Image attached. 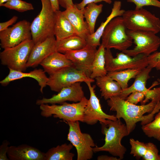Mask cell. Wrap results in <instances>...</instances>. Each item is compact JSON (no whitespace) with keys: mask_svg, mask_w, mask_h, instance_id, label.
<instances>
[{"mask_svg":"<svg viewBox=\"0 0 160 160\" xmlns=\"http://www.w3.org/2000/svg\"><path fill=\"white\" fill-rule=\"evenodd\" d=\"M107 103L110 111L116 112L117 119L124 120L129 134L135 129L137 123L140 121L142 125L150 123L160 111V102L154 100L146 104L137 105L117 96L107 100Z\"/></svg>","mask_w":160,"mask_h":160,"instance_id":"obj_1","label":"cell"},{"mask_svg":"<svg viewBox=\"0 0 160 160\" xmlns=\"http://www.w3.org/2000/svg\"><path fill=\"white\" fill-rule=\"evenodd\" d=\"M101 132L105 135V143L101 147L96 146L93 148L94 153L106 151L113 156L123 159L127 151L121 143L122 139L128 135L125 124L120 119L116 120L107 119L106 124L101 123Z\"/></svg>","mask_w":160,"mask_h":160,"instance_id":"obj_2","label":"cell"},{"mask_svg":"<svg viewBox=\"0 0 160 160\" xmlns=\"http://www.w3.org/2000/svg\"><path fill=\"white\" fill-rule=\"evenodd\" d=\"M41 9L31 24L32 39L34 44L55 36V11L50 0H41Z\"/></svg>","mask_w":160,"mask_h":160,"instance_id":"obj_3","label":"cell"},{"mask_svg":"<svg viewBox=\"0 0 160 160\" xmlns=\"http://www.w3.org/2000/svg\"><path fill=\"white\" fill-rule=\"evenodd\" d=\"M127 29L122 17H115L105 28L101 44L105 49L114 48L121 52L128 49L133 40L127 33Z\"/></svg>","mask_w":160,"mask_h":160,"instance_id":"obj_4","label":"cell"},{"mask_svg":"<svg viewBox=\"0 0 160 160\" xmlns=\"http://www.w3.org/2000/svg\"><path fill=\"white\" fill-rule=\"evenodd\" d=\"M88 100L85 97L80 101L72 103L64 102L60 105L41 104L40 105L41 115L49 117L63 119L65 122L79 121L83 122L84 112Z\"/></svg>","mask_w":160,"mask_h":160,"instance_id":"obj_5","label":"cell"},{"mask_svg":"<svg viewBox=\"0 0 160 160\" xmlns=\"http://www.w3.org/2000/svg\"><path fill=\"white\" fill-rule=\"evenodd\" d=\"M122 17L128 30L156 34L160 31V19L143 8L125 11Z\"/></svg>","mask_w":160,"mask_h":160,"instance_id":"obj_6","label":"cell"},{"mask_svg":"<svg viewBox=\"0 0 160 160\" xmlns=\"http://www.w3.org/2000/svg\"><path fill=\"white\" fill-rule=\"evenodd\" d=\"M34 45L31 39L14 47L4 49L0 53L1 64L9 68L24 71L27 68V62Z\"/></svg>","mask_w":160,"mask_h":160,"instance_id":"obj_7","label":"cell"},{"mask_svg":"<svg viewBox=\"0 0 160 160\" xmlns=\"http://www.w3.org/2000/svg\"><path fill=\"white\" fill-rule=\"evenodd\" d=\"M69 127L67 140L74 146L77 153V160H88L92 158L93 148L95 146L90 135L82 132L79 121H65Z\"/></svg>","mask_w":160,"mask_h":160,"instance_id":"obj_8","label":"cell"},{"mask_svg":"<svg viewBox=\"0 0 160 160\" xmlns=\"http://www.w3.org/2000/svg\"><path fill=\"white\" fill-rule=\"evenodd\" d=\"M105 68L108 72L119 71L127 69H143L148 66L147 56L140 54L131 57L121 52L114 57L111 49H105Z\"/></svg>","mask_w":160,"mask_h":160,"instance_id":"obj_9","label":"cell"},{"mask_svg":"<svg viewBox=\"0 0 160 160\" xmlns=\"http://www.w3.org/2000/svg\"><path fill=\"white\" fill-rule=\"evenodd\" d=\"M95 81L83 71L74 66L63 68L49 75L47 85L54 91L59 92L63 88L77 82Z\"/></svg>","mask_w":160,"mask_h":160,"instance_id":"obj_10","label":"cell"},{"mask_svg":"<svg viewBox=\"0 0 160 160\" xmlns=\"http://www.w3.org/2000/svg\"><path fill=\"white\" fill-rule=\"evenodd\" d=\"M127 32L136 46L132 49H127L122 52L130 56L140 54L148 56L157 51L160 46V38L153 32L129 30Z\"/></svg>","mask_w":160,"mask_h":160,"instance_id":"obj_11","label":"cell"},{"mask_svg":"<svg viewBox=\"0 0 160 160\" xmlns=\"http://www.w3.org/2000/svg\"><path fill=\"white\" fill-rule=\"evenodd\" d=\"M31 24L26 20H22L12 27L0 31L1 47L4 49L12 47L31 39Z\"/></svg>","mask_w":160,"mask_h":160,"instance_id":"obj_12","label":"cell"},{"mask_svg":"<svg viewBox=\"0 0 160 160\" xmlns=\"http://www.w3.org/2000/svg\"><path fill=\"white\" fill-rule=\"evenodd\" d=\"M86 83L88 87L90 96L84 109L83 122L93 125L98 121L100 123L106 124L107 119L116 120L117 119L115 116L108 114L102 110L100 100L95 93V86H92L90 82Z\"/></svg>","mask_w":160,"mask_h":160,"instance_id":"obj_13","label":"cell"},{"mask_svg":"<svg viewBox=\"0 0 160 160\" xmlns=\"http://www.w3.org/2000/svg\"><path fill=\"white\" fill-rule=\"evenodd\" d=\"M81 82L75 83L63 88L58 93L53 95L49 98L43 97L36 100V104H61L67 101L77 103L80 101L85 97Z\"/></svg>","mask_w":160,"mask_h":160,"instance_id":"obj_14","label":"cell"},{"mask_svg":"<svg viewBox=\"0 0 160 160\" xmlns=\"http://www.w3.org/2000/svg\"><path fill=\"white\" fill-rule=\"evenodd\" d=\"M97 49L96 48L87 45L81 49L68 52L64 54L77 69L83 71L90 77Z\"/></svg>","mask_w":160,"mask_h":160,"instance_id":"obj_15","label":"cell"},{"mask_svg":"<svg viewBox=\"0 0 160 160\" xmlns=\"http://www.w3.org/2000/svg\"><path fill=\"white\" fill-rule=\"evenodd\" d=\"M56 40L55 36L48 37L43 41L34 44L27 62V67H35L49 55L56 51Z\"/></svg>","mask_w":160,"mask_h":160,"instance_id":"obj_16","label":"cell"},{"mask_svg":"<svg viewBox=\"0 0 160 160\" xmlns=\"http://www.w3.org/2000/svg\"><path fill=\"white\" fill-rule=\"evenodd\" d=\"M62 12L71 23L76 35L86 40L90 33L82 10L78 9L75 4Z\"/></svg>","mask_w":160,"mask_h":160,"instance_id":"obj_17","label":"cell"},{"mask_svg":"<svg viewBox=\"0 0 160 160\" xmlns=\"http://www.w3.org/2000/svg\"><path fill=\"white\" fill-rule=\"evenodd\" d=\"M45 153L26 144L9 146L7 155L10 160H44Z\"/></svg>","mask_w":160,"mask_h":160,"instance_id":"obj_18","label":"cell"},{"mask_svg":"<svg viewBox=\"0 0 160 160\" xmlns=\"http://www.w3.org/2000/svg\"><path fill=\"white\" fill-rule=\"evenodd\" d=\"M9 73L8 75L0 81L1 85L6 86L11 82L24 78L29 77L37 81L40 87V91L43 93V89L47 85L48 77L46 75L44 70L35 69L28 73L9 68Z\"/></svg>","mask_w":160,"mask_h":160,"instance_id":"obj_19","label":"cell"},{"mask_svg":"<svg viewBox=\"0 0 160 160\" xmlns=\"http://www.w3.org/2000/svg\"><path fill=\"white\" fill-rule=\"evenodd\" d=\"M121 2L120 1L114 2L111 12L105 21L101 23L96 31L89 35L87 38L86 41L87 45L95 48L100 45V39L107 25L115 17L122 16L125 12V10L121 9Z\"/></svg>","mask_w":160,"mask_h":160,"instance_id":"obj_20","label":"cell"},{"mask_svg":"<svg viewBox=\"0 0 160 160\" xmlns=\"http://www.w3.org/2000/svg\"><path fill=\"white\" fill-rule=\"evenodd\" d=\"M40 65L49 75L68 67L74 66L64 54L55 51L44 59Z\"/></svg>","mask_w":160,"mask_h":160,"instance_id":"obj_21","label":"cell"},{"mask_svg":"<svg viewBox=\"0 0 160 160\" xmlns=\"http://www.w3.org/2000/svg\"><path fill=\"white\" fill-rule=\"evenodd\" d=\"M97 86L100 88L101 95L107 100L111 97L120 96L122 89L119 84L106 75L95 78Z\"/></svg>","mask_w":160,"mask_h":160,"instance_id":"obj_22","label":"cell"},{"mask_svg":"<svg viewBox=\"0 0 160 160\" xmlns=\"http://www.w3.org/2000/svg\"><path fill=\"white\" fill-rule=\"evenodd\" d=\"M56 19L54 34L56 41L76 35L71 23L60 10L55 11Z\"/></svg>","mask_w":160,"mask_h":160,"instance_id":"obj_23","label":"cell"},{"mask_svg":"<svg viewBox=\"0 0 160 160\" xmlns=\"http://www.w3.org/2000/svg\"><path fill=\"white\" fill-rule=\"evenodd\" d=\"M152 68L149 66L142 70L137 75L133 84L130 87L122 90L119 97L125 99L132 92L135 91L143 92L145 94L149 89L146 87L147 81L150 78L149 74Z\"/></svg>","mask_w":160,"mask_h":160,"instance_id":"obj_24","label":"cell"},{"mask_svg":"<svg viewBox=\"0 0 160 160\" xmlns=\"http://www.w3.org/2000/svg\"><path fill=\"white\" fill-rule=\"evenodd\" d=\"M87 45L86 40L75 35L62 40L56 41V51L65 54L66 52L81 49Z\"/></svg>","mask_w":160,"mask_h":160,"instance_id":"obj_25","label":"cell"},{"mask_svg":"<svg viewBox=\"0 0 160 160\" xmlns=\"http://www.w3.org/2000/svg\"><path fill=\"white\" fill-rule=\"evenodd\" d=\"M73 147L65 143L48 150L45 153L44 160H72L75 154L71 152Z\"/></svg>","mask_w":160,"mask_h":160,"instance_id":"obj_26","label":"cell"},{"mask_svg":"<svg viewBox=\"0 0 160 160\" xmlns=\"http://www.w3.org/2000/svg\"><path fill=\"white\" fill-rule=\"evenodd\" d=\"M105 49L101 44L96 53L93 61L92 72L90 77L92 79L106 75L108 72L105 68Z\"/></svg>","mask_w":160,"mask_h":160,"instance_id":"obj_27","label":"cell"},{"mask_svg":"<svg viewBox=\"0 0 160 160\" xmlns=\"http://www.w3.org/2000/svg\"><path fill=\"white\" fill-rule=\"evenodd\" d=\"M103 5L92 3L82 9L84 18L89 27L90 34L95 32V23L98 17L102 12Z\"/></svg>","mask_w":160,"mask_h":160,"instance_id":"obj_28","label":"cell"},{"mask_svg":"<svg viewBox=\"0 0 160 160\" xmlns=\"http://www.w3.org/2000/svg\"><path fill=\"white\" fill-rule=\"evenodd\" d=\"M142 69H127L112 72H108L107 75L117 81L122 90L128 87V83L131 79L135 78Z\"/></svg>","mask_w":160,"mask_h":160,"instance_id":"obj_29","label":"cell"},{"mask_svg":"<svg viewBox=\"0 0 160 160\" xmlns=\"http://www.w3.org/2000/svg\"><path fill=\"white\" fill-rule=\"evenodd\" d=\"M141 129L148 137L153 138L160 141V111L157 113L153 121L142 125Z\"/></svg>","mask_w":160,"mask_h":160,"instance_id":"obj_30","label":"cell"},{"mask_svg":"<svg viewBox=\"0 0 160 160\" xmlns=\"http://www.w3.org/2000/svg\"><path fill=\"white\" fill-rule=\"evenodd\" d=\"M0 6L20 12L33 10L34 9L31 4L22 0H9Z\"/></svg>","mask_w":160,"mask_h":160,"instance_id":"obj_31","label":"cell"},{"mask_svg":"<svg viewBox=\"0 0 160 160\" xmlns=\"http://www.w3.org/2000/svg\"><path fill=\"white\" fill-rule=\"evenodd\" d=\"M131 145L130 154L137 159L143 158L145 154L147 149V144L133 138L129 140Z\"/></svg>","mask_w":160,"mask_h":160,"instance_id":"obj_32","label":"cell"},{"mask_svg":"<svg viewBox=\"0 0 160 160\" xmlns=\"http://www.w3.org/2000/svg\"><path fill=\"white\" fill-rule=\"evenodd\" d=\"M147 149L142 158L144 160H160V154L156 146L151 142L147 143Z\"/></svg>","mask_w":160,"mask_h":160,"instance_id":"obj_33","label":"cell"},{"mask_svg":"<svg viewBox=\"0 0 160 160\" xmlns=\"http://www.w3.org/2000/svg\"><path fill=\"white\" fill-rule=\"evenodd\" d=\"M150 100L160 102V87L153 89H149L145 94L144 99L141 102V105L146 104Z\"/></svg>","mask_w":160,"mask_h":160,"instance_id":"obj_34","label":"cell"},{"mask_svg":"<svg viewBox=\"0 0 160 160\" xmlns=\"http://www.w3.org/2000/svg\"><path fill=\"white\" fill-rule=\"evenodd\" d=\"M127 1L134 3L135 5V9H139L147 6H153L160 8V1L159 0H127Z\"/></svg>","mask_w":160,"mask_h":160,"instance_id":"obj_35","label":"cell"},{"mask_svg":"<svg viewBox=\"0 0 160 160\" xmlns=\"http://www.w3.org/2000/svg\"><path fill=\"white\" fill-rule=\"evenodd\" d=\"M148 66L160 71V52L156 51L147 56Z\"/></svg>","mask_w":160,"mask_h":160,"instance_id":"obj_36","label":"cell"},{"mask_svg":"<svg viewBox=\"0 0 160 160\" xmlns=\"http://www.w3.org/2000/svg\"><path fill=\"white\" fill-rule=\"evenodd\" d=\"M145 97V93L139 91L134 92L131 93L125 99L127 102L135 105L142 102Z\"/></svg>","mask_w":160,"mask_h":160,"instance_id":"obj_37","label":"cell"},{"mask_svg":"<svg viewBox=\"0 0 160 160\" xmlns=\"http://www.w3.org/2000/svg\"><path fill=\"white\" fill-rule=\"evenodd\" d=\"M9 142L7 140H4L0 146V160H9L7 153Z\"/></svg>","mask_w":160,"mask_h":160,"instance_id":"obj_38","label":"cell"},{"mask_svg":"<svg viewBox=\"0 0 160 160\" xmlns=\"http://www.w3.org/2000/svg\"><path fill=\"white\" fill-rule=\"evenodd\" d=\"M104 1L108 4L112 3V0H82L80 3L76 4L77 8L79 9L82 10L88 4L92 3H97Z\"/></svg>","mask_w":160,"mask_h":160,"instance_id":"obj_39","label":"cell"},{"mask_svg":"<svg viewBox=\"0 0 160 160\" xmlns=\"http://www.w3.org/2000/svg\"><path fill=\"white\" fill-rule=\"evenodd\" d=\"M18 18L15 15L13 16L9 20L0 23V31H3L9 28L8 27L15 23Z\"/></svg>","mask_w":160,"mask_h":160,"instance_id":"obj_40","label":"cell"},{"mask_svg":"<svg viewBox=\"0 0 160 160\" xmlns=\"http://www.w3.org/2000/svg\"><path fill=\"white\" fill-rule=\"evenodd\" d=\"M60 5L65 9L74 5L72 0H58Z\"/></svg>","mask_w":160,"mask_h":160,"instance_id":"obj_41","label":"cell"},{"mask_svg":"<svg viewBox=\"0 0 160 160\" xmlns=\"http://www.w3.org/2000/svg\"><path fill=\"white\" fill-rule=\"evenodd\" d=\"M98 160H120L119 158L114 156H109L106 155H102L99 156L97 157Z\"/></svg>","mask_w":160,"mask_h":160,"instance_id":"obj_42","label":"cell"},{"mask_svg":"<svg viewBox=\"0 0 160 160\" xmlns=\"http://www.w3.org/2000/svg\"><path fill=\"white\" fill-rule=\"evenodd\" d=\"M50 1L54 10L55 11L59 10L60 5L58 0H50Z\"/></svg>","mask_w":160,"mask_h":160,"instance_id":"obj_43","label":"cell"},{"mask_svg":"<svg viewBox=\"0 0 160 160\" xmlns=\"http://www.w3.org/2000/svg\"><path fill=\"white\" fill-rule=\"evenodd\" d=\"M9 0H0V5L6 2Z\"/></svg>","mask_w":160,"mask_h":160,"instance_id":"obj_44","label":"cell"},{"mask_svg":"<svg viewBox=\"0 0 160 160\" xmlns=\"http://www.w3.org/2000/svg\"><path fill=\"white\" fill-rule=\"evenodd\" d=\"M158 82L159 84H160V79H157Z\"/></svg>","mask_w":160,"mask_h":160,"instance_id":"obj_45","label":"cell"},{"mask_svg":"<svg viewBox=\"0 0 160 160\" xmlns=\"http://www.w3.org/2000/svg\"></svg>","mask_w":160,"mask_h":160,"instance_id":"obj_46","label":"cell"}]
</instances>
